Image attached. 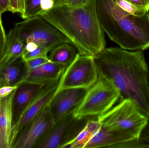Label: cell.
<instances>
[{
  "label": "cell",
  "instance_id": "277c9868",
  "mask_svg": "<svg viewBox=\"0 0 149 148\" xmlns=\"http://www.w3.org/2000/svg\"><path fill=\"white\" fill-rule=\"evenodd\" d=\"M148 120V117L129 99L120 100L109 111L98 117L103 127L128 132L136 139L140 137Z\"/></svg>",
  "mask_w": 149,
  "mask_h": 148
},
{
  "label": "cell",
  "instance_id": "7c38bea8",
  "mask_svg": "<svg viewBox=\"0 0 149 148\" xmlns=\"http://www.w3.org/2000/svg\"><path fill=\"white\" fill-rule=\"evenodd\" d=\"M44 85L24 82L16 89L13 102V125ZM12 125V126H13Z\"/></svg>",
  "mask_w": 149,
  "mask_h": 148
},
{
  "label": "cell",
  "instance_id": "2e32d148",
  "mask_svg": "<svg viewBox=\"0 0 149 148\" xmlns=\"http://www.w3.org/2000/svg\"><path fill=\"white\" fill-rule=\"evenodd\" d=\"M15 90L8 96L0 98V128L5 148H10L13 125V102Z\"/></svg>",
  "mask_w": 149,
  "mask_h": 148
},
{
  "label": "cell",
  "instance_id": "7402d4cb",
  "mask_svg": "<svg viewBox=\"0 0 149 148\" xmlns=\"http://www.w3.org/2000/svg\"><path fill=\"white\" fill-rule=\"evenodd\" d=\"M116 3L129 14L136 16H142L149 11L140 8L126 0H114Z\"/></svg>",
  "mask_w": 149,
  "mask_h": 148
},
{
  "label": "cell",
  "instance_id": "f546056e",
  "mask_svg": "<svg viewBox=\"0 0 149 148\" xmlns=\"http://www.w3.org/2000/svg\"><path fill=\"white\" fill-rule=\"evenodd\" d=\"M88 1V0H66L63 4L70 6H78L84 4Z\"/></svg>",
  "mask_w": 149,
  "mask_h": 148
},
{
  "label": "cell",
  "instance_id": "cb8c5ba5",
  "mask_svg": "<svg viewBox=\"0 0 149 148\" xmlns=\"http://www.w3.org/2000/svg\"><path fill=\"white\" fill-rule=\"evenodd\" d=\"M24 62L27 69L29 72L30 71H32L41 67L45 63L51 61L49 58V56H47L35 58Z\"/></svg>",
  "mask_w": 149,
  "mask_h": 148
},
{
  "label": "cell",
  "instance_id": "5bb4252c",
  "mask_svg": "<svg viewBox=\"0 0 149 148\" xmlns=\"http://www.w3.org/2000/svg\"><path fill=\"white\" fill-rule=\"evenodd\" d=\"M66 67L50 62L30 71L24 82L47 85L59 81Z\"/></svg>",
  "mask_w": 149,
  "mask_h": 148
},
{
  "label": "cell",
  "instance_id": "44dd1931",
  "mask_svg": "<svg viewBox=\"0 0 149 148\" xmlns=\"http://www.w3.org/2000/svg\"><path fill=\"white\" fill-rule=\"evenodd\" d=\"M126 148H149V118L148 121L138 139L130 141L125 144Z\"/></svg>",
  "mask_w": 149,
  "mask_h": 148
},
{
  "label": "cell",
  "instance_id": "484cf974",
  "mask_svg": "<svg viewBox=\"0 0 149 148\" xmlns=\"http://www.w3.org/2000/svg\"><path fill=\"white\" fill-rule=\"evenodd\" d=\"M7 35L2 21L1 17L0 16V61L5 54L6 47Z\"/></svg>",
  "mask_w": 149,
  "mask_h": 148
},
{
  "label": "cell",
  "instance_id": "52a82bcc",
  "mask_svg": "<svg viewBox=\"0 0 149 148\" xmlns=\"http://www.w3.org/2000/svg\"><path fill=\"white\" fill-rule=\"evenodd\" d=\"M99 74L94 57L78 53L62 75L57 92L66 89H88L97 82Z\"/></svg>",
  "mask_w": 149,
  "mask_h": 148
},
{
  "label": "cell",
  "instance_id": "6da1fadb",
  "mask_svg": "<svg viewBox=\"0 0 149 148\" xmlns=\"http://www.w3.org/2000/svg\"><path fill=\"white\" fill-rule=\"evenodd\" d=\"M99 76L116 89L149 118V67L143 50L105 48L94 56Z\"/></svg>",
  "mask_w": 149,
  "mask_h": 148
},
{
  "label": "cell",
  "instance_id": "5b68a950",
  "mask_svg": "<svg viewBox=\"0 0 149 148\" xmlns=\"http://www.w3.org/2000/svg\"><path fill=\"white\" fill-rule=\"evenodd\" d=\"M120 95L116 89L102 76L88 89L84 99L73 114L78 118L98 117L109 111L118 102Z\"/></svg>",
  "mask_w": 149,
  "mask_h": 148
},
{
  "label": "cell",
  "instance_id": "9c48e42d",
  "mask_svg": "<svg viewBox=\"0 0 149 148\" xmlns=\"http://www.w3.org/2000/svg\"><path fill=\"white\" fill-rule=\"evenodd\" d=\"M54 124L49 104L19 134L12 148H37Z\"/></svg>",
  "mask_w": 149,
  "mask_h": 148
},
{
  "label": "cell",
  "instance_id": "ffe728a7",
  "mask_svg": "<svg viewBox=\"0 0 149 148\" xmlns=\"http://www.w3.org/2000/svg\"><path fill=\"white\" fill-rule=\"evenodd\" d=\"M42 0H24V9L21 17L25 19L39 16ZM55 1V0H54Z\"/></svg>",
  "mask_w": 149,
  "mask_h": 148
},
{
  "label": "cell",
  "instance_id": "d4e9b609",
  "mask_svg": "<svg viewBox=\"0 0 149 148\" xmlns=\"http://www.w3.org/2000/svg\"><path fill=\"white\" fill-rule=\"evenodd\" d=\"M24 9V0H9L8 11L14 13H23Z\"/></svg>",
  "mask_w": 149,
  "mask_h": 148
},
{
  "label": "cell",
  "instance_id": "d6986e66",
  "mask_svg": "<svg viewBox=\"0 0 149 148\" xmlns=\"http://www.w3.org/2000/svg\"><path fill=\"white\" fill-rule=\"evenodd\" d=\"M102 127L101 123L95 117L88 120L85 127L65 148H85L88 142Z\"/></svg>",
  "mask_w": 149,
  "mask_h": 148
},
{
  "label": "cell",
  "instance_id": "83f0119b",
  "mask_svg": "<svg viewBox=\"0 0 149 148\" xmlns=\"http://www.w3.org/2000/svg\"><path fill=\"white\" fill-rule=\"evenodd\" d=\"M19 85L13 86H5L0 87V98L8 96L18 87Z\"/></svg>",
  "mask_w": 149,
  "mask_h": 148
},
{
  "label": "cell",
  "instance_id": "4fadbf2b",
  "mask_svg": "<svg viewBox=\"0 0 149 148\" xmlns=\"http://www.w3.org/2000/svg\"><path fill=\"white\" fill-rule=\"evenodd\" d=\"M135 139V137L128 132L108 129L102 127L85 148H113L116 145Z\"/></svg>",
  "mask_w": 149,
  "mask_h": 148
},
{
  "label": "cell",
  "instance_id": "4dcf8cb0",
  "mask_svg": "<svg viewBox=\"0 0 149 148\" xmlns=\"http://www.w3.org/2000/svg\"><path fill=\"white\" fill-rule=\"evenodd\" d=\"M9 0H0V16L6 11H8Z\"/></svg>",
  "mask_w": 149,
  "mask_h": 148
},
{
  "label": "cell",
  "instance_id": "e0dca14e",
  "mask_svg": "<svg viewBox=\"0 0 149 148\" xmlns=\"http://www.w3.org/2000/svg\"><path fill=\"white\" fill-rule=\"evenodd\" d=\"M25 46V43L20 39L15 29H12L7 35L6 51L0 61V69L21 58Z\"/></svg>",
  "mask_w": 149,
  "mask_h": 148
},
{
  "label": "cell",
  "instance_id": "d6a6232c",
  "mask_svg": "<svg viewBox=\"0 0 149 148\" xmlns=\"http://www.w3.org/2000/svg\"><path fill=\"white\" fill-rule=\"evenodd\" d=\"M0 148H5L1 128H0Z\"/></svg>",
  "mask_w": 149,
  "mask_h": 148
},
{
  "label": "cell",
  "instance_id": "30bf717a",
  "mask_svg": "<svg viewBox=\"0 0 149 148\" xmlns=\"http://www.w3.org/2000/svg\"><path fill=\"white\" fill-rule=\"evenodd\" d=\"M59 81L44 86L31 102L18 120L12 126L10 148H12L19 134L53 99L57 91Z\"/></svg>",
  "mask_w": 149,
  "mask_h": 148
},
{
  "label": "cell",
  "instance_id": "ac0fdd59",
  "mask_svg": "<svg viewBox=\"0 0 149 148\" xmlns=\"http://www.w3.org/2000/svg\"><path fill=\"white\" fill-rule=\"evenodd\" d=\"M50 52L49 58L51 61L63 65L66 68L71 64L78 54L76 48L68 43L58 44Z\"/></svg>",
  "mask_w": 149,
  "mask_h": 148
},
{
  "label": "cell",
  "instance_id": "8fae6325",
  "mask_svg": "<svg viewBox=\"0 0 149 148\" xmlns=\"http://www.w3.org/2000/svg\"><path fill=\"white\" fill-rule=\"evenodd\" d=\"M88 89H66L56 93L49 103L50 111L54 123L73 114L84 99Z\"/></svg>",
  "mask_w": 149,
  "mask_h": 148
},
{
  "label": "cell",
  "instance_id": "8992f818",
  "mask_svg": "<svg viewBox=\"0 0 149 148\" xmlns=\"http://www.w3.org/2000/svg\"><path fill=\"white\" fill-rule=\"evenodd\" d=\"M14 28L20 39L25 43L33 42L50 51L61 43L72 44L68 37L40 16L24 19L16 23Z\"/></svg>",
  "mask_w": 149,
  "mask_h": 148
},
{
  "label": "cell",
  "instance_id": "f1b7e54d",
  "mask_svg": "<svg viewBox=\"0 0 149 148\" xmlns=\"http://www.w3.org/2000/svg\"><path fill=\"white\" fill-rule=\"evenodd\" d=\"M149 11V0H126Z\"/></svg>",
  "mask_w": 149,
  "mask_h": 148
},
{
  "label": "cell",
  "instance_id": "4316f807",
  "mask_svg": "<svg viewBox=\"0 0 149 148\" xmlns=\"http://www.w3.org/2000/svg\"><path fill=\"white\" fill-rule=\"evenodd\" d=\"M55 6L54 0H42L40 4V11L39 16L48 12Z\"/></svg>",
  "mask_w": 149,
  "mask_h": 148
},
{
  "label": "cell",
  "instance_id": "1f68e13d",
  "mask_svg": "<svg viewBox=\"0 0 149 148\" xmlns=\"http://www.w3.org/2000/svg\"><path fill=\"white\" fill-rule=\"evenodd\" d=\"M39 46L33 42H29L25 43V48H24V53L27 52H31L35 50Z\"/></svg>",
  "mask_w": 149,
  "mask_h": 148
},
{
  "label": "cell",
  "instance_id": "ba28073f",
  "mask_svg": "<svg viewBox=\"0 0 149 148\" xmlns=\"http://www.w3.org/2000/svg\"><path fill=\"white\" fill-rule=\"evenodd\" d=\"M96 116L78 118L73 114L55 123L38 148H65L83 129L88 120Z\"/></svg>",
  "mask_w": 149,
  "mask_h": 148
},
{
  "label": "cell",
  "instance_id": "836d02e7",
  "mask_svg": "<svg viewBox=\"0 0 149 148\" xmlns=\"http://www.w3.org/2000/svg\"><path fill=\"white\" fill-rule=\"evenodd\" d=\"M66 1V0H55V6L63 4Z\"/></svg>",
  "mask_w": 149,
  "mask_h": 148
},
{
  "label": "cell",
  "instance_id": "9a60e30c",
  "mask_svg": "<svg viewBox=\"0 0 149 148\" xmlns=\"http://www.w3.org/2000/svg\"><path fill=\"white\" fill-rule=\"evenodd\" d=\"M29 71L22 57L0 69V87L19 85L26 79Z\"/></svg>",
  "mask_w": 149,
  "mask_h": 148
},
{
  "label": "cell",
  "instance_id": "7a4b0ae2",
  "mask_svg": "<svg viewBox=\"0 0 149 148\" xmlns=\"http://www.w3.org/2000/svg\"><path fill=\"white\" fill-rule=\"evenodd\" d=\"M40 16L68 37L79 54L94 56L106 48L96 0L78 6L56 5Z\"/></svg>",
  "mask_w": 149,
  "mask_h": 148
},
{
  "label": "cell",
  "instance_id": "3957f363",
  "mask_svg": "<svg viewBox=\"0 0 149 148\" xmlns=\"http://www.w3.org/2000/svg\"><path fill=\"white\" fill-rule=\"evenodd\" d=\"M98 18L103 31L120 47L131 51L149 48V12L142 16L129 14L114 0H96Z\"/></svg>",
  "mask_w": 149,
  "mask_h": 148
},
{
  "label": "cell",
  "instance_id": "603a6c76",
  "mask_svg": "<svg viewBox=\"0 0 149 148\" xmlns=\"http://www.w3.org/2000/svg\"><path fill=\"white\" fill-rule=\"evenodd\" d=\"M49 52H50V50L48 49L45 47L39 46L33 51L24 53L22 58L24 61H27L35 58L48 56V54Z\"/></svg>",
  "mask_w": 149,
  "mask_h": 148
}]
</instances>
